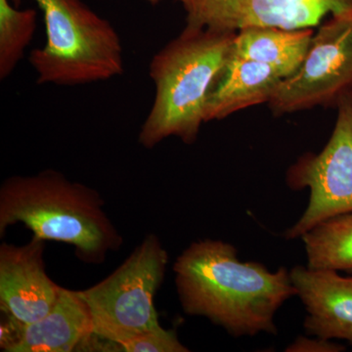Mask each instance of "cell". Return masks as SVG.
<instances>
[{"instance_id": "obj_6", "label": "cell", "mask_w": 352, "mask_h": 352, "mask_svg": "<svg viewBox=\"0 0 352 352\" xmlns=\"http://www.w3.org/2000/svg\"><path fill=\"white\" fill-rule=\"evenodd\" d=\"M352 91V6L331 14L314 34L302 64L278 85L270 104L275 113L337 106Z\"/></svg>"}, {"instance_id": "obj_19", "label": "cell", "mask_w": 352, "mask_h": 352, "mask_svg": "<svg viewBox=\"0 0 352 352\" xmlns=\"http://www.w3.org/2000/svg\"><path fill=\"white\" fill-rule=\"evenodd\" d=\"M146 1L150 2L151 4H157L159 3L160 1H162V0H146Z\"/></svg>"}, {"instance_id": "obj_14", "label": "cell", "mask_w": 352, "mask_h": 352, "mask_svg": "<svg viewBox=\"0 0 352 352\" xmlns=\"http://www.w3.org/2000/svg\"><path fill=\"white\" fill-rule=\"evenodd\" d=\"M300 238L308 267L352 272V212L326 220Z\"/></svg>"}, {"instance_id": "obj_16", "label": "cell", "mask_w": 352, "mask_h": 352, "mask_svg": "<svg viewBox=\"0 0 352 352\" xmlns=\"http://www.w3.org/2000/svg\"><path fill=\"white\" fill-rule=\"evenodd\" d=\"M122 352H187L189 349L178 340L175 331L163 327L136 336L120 342Z\"/></svg>"}, {"instance_id": "obj_5", "label": "cell", "mask_w": 352, "mask_h": 352, "mask_svg": "<svg viewBox=\"0 0 352 352\" xmlns=\"http://www.w3.org/2000/svg\"><path fill=\"white\" fill-rule=\"evenodd\" d=\"M168 263L161 240L149 234L112 274L78 291L89 308L95 335L120 344L162 327L155 296Z\"/></svg>"}, {"instance_id": "obj_18", "label": "cell", "mask_w": 352, "mask_h": 352, "mask_svg": "<svg viewBox=\"0 0 352 352\" xmlns=\"http://www.w3.org/2000/svg\"><path fill=\"white\" fill-rule=\"evenodd\" d=\"M312 340L309 338L298 337L295 342L286 349L288 352H339L344 351V346L331 342V340L322 339Z\"/></svg>"}, {"instance_id": "obj_2", "label": "cell", "mask_w": 352, "mask_h": 352, "mask_svg": "<svg viewBox=\"0 0 352 352\" xmlns=\"http://www.w3.org/2000/svg\"><path fill=\"white\" fill-rule=\"evenodd\" d=\"M104 205L96 190L59 171L11 176L0 188V236L22 223L39 239L73 245L82 263L100 264L124 243Z\"/></svg>"}, {"instance_id": "obj_10", "label": "cell", "mask_w": 352, "mask_h": 352, "mask_svg": "<svg viewBox=\"0 0 352 352\" xmlns=\"http://www.w3.org/2000/svg\"><path fill=\"white\" fill-rule=\"evenodd\" d=\"M289 274L307 312L308 335L352 344V276L308 266H296Z\"/></svg>"}, {"instance_id": "obj_17", "label": "cell", "mask_w": 352, "mask_h": 352, "mask_svg": "<svg viewBox=\"0 0 352 352\" xmlns=\"http://www.w3.org/2000/svg\"><path fill=\"white\" fill-rule=\"evenodd\" d=\"M25 325L2 312L1 326H0V347L6 352H12L22 338Z\"/></svg>"}, {"instance_id": "obj_8", "label": "cell", "mask_w": 352, "mask_h": 352, "mask_svg": "<svg viewBox=\"0 0 352 352\" xmlns=\"http://www.w3.org/2000/svg\"><path fill=\"white\" fill-rule=\"evenodd\" d=\"M186 25L217 31L252 27L312 29L352 0H180Z\"/></svg>"}, {"instance_id": "obj_7", "label": "cell", "mask_w": 352, "mask_h": 352, "mask_svg": "<svg viewBox=\"0 0 352 352\" xmlns=\"http://www.w3.org/2000/svg\"><path fill=\"white\" fill-rule=\"evenodd\" d=\"M338 117L330 140L319 154L300 157L287 173V184L310 190L302 217L285 233L298 239L326 220L352 212V91L337 104Z\"/></svg>"}, {"instance_id": "obj_13", "label": "cell", "mask_w": 352, "mask_h": 352, "mask_svg": "<svg viewBox=\"0 0 352 352\" xmlns=\"http://www.w3.org/2000/svg\"><path fill=\"white\" fill-rule=\"evenodd\" d=\"M314 34L312 29L247 28L236 32L231 54L267 65L287 78L302 64Z\"/></svg>"}, {"instance_id": "obj_4", "label": "cell", "mask_w": 352, "mask_h": 352, "mask_svg": "<svg viewBox=\"0 0 352 352\" xmlns=\"http://www.w3.org/2000/svg\"><path fill=\"white\" fill-rule=\"evenodd\" d=\"M43 14L46 41L30 54L38 85L105 82L124 72L122 41L113 25L82 0H32ZM22 0H13L19 7Z\"/></svg>"}, {"instance_id": "obj_9", "label": "cell", "mask_w": 352, "mask_h": 352, "mask_svg": "<svg viewBox=\"0 0 352 352\" xmlns=\"http://www.w3.org/2000/svg\"><path fill=\"white\" fill-rule=\"evenodd\" d=\"M45 241L34 236L23 245H0V309L24 325L43 318L56 302L60 286L48 276Z\"/></svg>"}, {"instance_id": "obj_3", "label": "cell", "mask_w": 352, "mask_h": 352, "mask_svg": "<svg viewBox=\"0 0 352 352\" xmlns=\"http://www.w3.org/2000/svg\"><path fill=\"white\" fill-rule=\"evenodd\" d=\"M236 32L186 25L177 38L154 55L149 75L156 94L139 132L138 142L143 147L152 149L171 136L186 144L195 142Z\"/></svg>"}, {"instance_id": "obj_12", "label": "cell", "mask_w": 352, "mask_h": 352, "mask_svg": "<svg viewBox=\"0 0 352 352\" xmlns=\"http://www.w3.org/2000/svg\"><path fill=\"white\" fill-rule=\"evenodd\" d=\"M283 76L267 65L233 56L212 88L206 109V122L222 120L237 111L270 103Z\"/></svg>"}, {"instance_id": "obj_1", "label": "cell", "mask_w": 352, "mask_h": 352, "mask_svg": "<svg viewBox=\"0 0 352 352\" xmlns=\"http://www.w3.org/2000/svg\"><path fill=\"white\" fill-rule=\"evenodd\" d=\"M185 314L206 317L234 337L276 333L275 314L296 289L281 267L240 261L234 245L219 240L193 243L173 265Z\"/></svg>"}, {"instance_id": "obj_11", "label": "cell", "mask_w": 352, "mask_h": 352, "mask_svg": "<svg viewBox=\"0 0 352 352\" xmlns=\"http://www.w3.org/2000/svg\"><path fill=\"white\" fill-rule=\"evenodd\" d=\"M94 333L89 308L78 291L60 287L54 305L43 318L25 325L12 352H71Z\"/></svg>"}, {"instance_id": "obj_15", "label": "cell", "mask_w": 352, "mask_h": 352, "mask_svg": "<svg viewBox=\"0 0 352 352\" xmlns=\"http://www.w3.org/2000/svg\"><path fill=\"white\" fill-rule=\"evenodd\" d=\"M36 21V9H19L9 0H0V80L8 78L24 57Z\"/></svg>"}]
</instances>
